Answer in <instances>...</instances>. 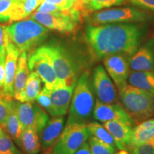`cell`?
<instances>
[{
	"label": "cell",
	"instance_id": "74e56055",
	"mask_svg": "<svg viewBox=\"0 0 154 154\" xmlns=\"http://www.w3.org/2000/svg\"><path fill=\"white\" fill-rule=\"evenodd\" d=\"M6 55H0V89L2 91L5 84Z\"/></svg>",
	"mask_w": 154,
	"mask_h": 154
},
{
	"label": "cell",
	"instance_id": "cb8c5ba5",
	"mask_svg": "<svg viewBox=\"0 0 154 154\" xmlns=\"http://www.w3.org/2000/svg\"><path fill=\"white\" fill-rule=\"evenodd\" d=\"M128 82L134 86L154 94V71L151 72H132Z\"/></svg>",
	"mask_w": 154,
	"mask_h": 154
},
{
	"label": "cell",
	"instance_id": "f546056e",
	"mask_svg": "<svg viewBox=\"0 0 154 154\" xmlns=\"http://www.w3.org/2000/svg\"><path fill=\"white\" fill-rule=\"evenodd\" d=\"M124 2L125 0H91L87 7L88 15L91 11H99L103 9L109 8L113 6L120 5Z\"/></svg>",
	"mask_w": 154,
	"mask_h": 154
},
{
	"label": "cell",
	"instance_id": "3957f363",
	"mask_svg": "<svg viewBox=\"0 0 154 154\" xmlns=\"http://www.w3.org/2000/svg\"><path fill=\"white\" fill-rule=\"evenodd\" d=\"M95 106L94 87L89 74L84 72L77 79L69 108L66 124H86L91 118Z\"/></svg>",
	"mask_w": 154,
	"mask_h": 154
},
{
	"label": "cell",
	"instance_id": "8992f818",
	"mask_svg": "<svg viewBox=\"0 0 154 154\" xmlns=\"http://www.w3.org/2000/svg\"><path fill=\"white\" fill-rule=\"evenodd\" d=\"M90 136L86 124H66L52 148L54 154H74Z\"/></svg>",
	"mask_w": 154,
	"mask_h": 154
},
{
	"label": "cell",
	"instance_id": "d4e9b609",
	"mask_svg": "<svg viewBox=\"0 0 154 154\" xmlns=\"http://www.w3.org/2000/svg\"><path fill=\"white\" fill-rule=\"evenodd\" d=\"M42 2V0H17L15 11L9 23L19 22L30 16Z\"/></svg>",
	"mask_w": 154,
	"mask_h": 154
},
{
	"label": "cell",
	"instance_id": "83f0119b",
	"mask_svg": "<svg viewBox=\"0 0 154 154\" xmlns=\"http://www.w3.org/2000/svg\"><path fill=\"white\" fill-rule=\"evenodd\" d=\"M88 143L92 154H115L116 153L115 147L103 143L91 135L88 139Z\"/></svg>",
	"mask_w": 154,
	"mask_h": 154
},
{
	"label": "cell",
	"instance_id": "2e32d148",
	"mask_svg": "<svg viewBox=\"0 0 154 154\" xmlns=\"http://www.w3.org/2000/svg\"><path fill=\"white\" fill-rule=\"evenodd\" d=\"M103 126L113 136L117 149L119 150L128 149L134 127L118 121H107L103 123Z\"/></svg>",
	"mask_w": 154,
	"mask_h": 154
},
{
	"label": "cell",
	"instance_id": "7c38bea8",
	"mask_svg": "<svg viewBox=\"0 0 154 154\" xmlns=\"http://www.w3.org/2000/svg\"><path fill=\"white\" fill-rule=\"evenodd\" d=\"M93 116L95 120L102 123L118 121L126 123L132 127H134L135 123L132 117L121 105L105 103L100 101L99 99L96 101Z\"/></svg>",
	"mask_w": 154,
	"mask_h": 154
},
{
	"label": "cell",
	"instance_id": "4316f807",
	"mask_svg": "<svg viewBox=\"0 0 154 154\" xmlns=\"http://www.w3.org/2000/svg\"><path fill=\"white\" fill-rule=\"evenodd\" d=\"M0 154H23L16 147L10 136L0 126Z\"/></svg>",
	"mask_w": 154,
	"mask_h": 154
},
{
	"label": "cell",
	"instance_id": "ba28073f",
	"mask_svg": "<svg viewBox=\"0 0 154 154\" xmlns=\"http://www.w3.org/2000/svg\"><path fill=\"white\" fill-rule=\"evenodd\" d=\"M82 17L72 10L43 13L36 11L31 19L43 25L48 29L61 33H73L76 29Z\"/></svg>",
	"mask_w": 154,
	"mask_h": 154
},
{
	"label": "cell",
	"instance_id": "f35d334b",
	"mask_svg": "<svg viewBox=\"0 0 154 154\" xmlns=\"http://www.w3.org/2000/svg\"><path fill=\"white\" fill-rule=\"evenodd\" d=\"M0 55H6L5 26L0 25Z\"/></svg>",
	"mask_w": 154,
	"mask_h": 154
},
{
	"label": "cell",
	"instance_id": "ab89813d",
	"mask_svg": "<svg viewBox=\"0 0 154 154\" xmlns=\"http://www.w3.org/2000/svg\"><path fill=\"white\" fill-rule=\"evenodd\" d=\"M74 154H92L88 142H85Z\"/></svg>",
	"mask_w": 154,
	"mask_h": 154
},
{
	"label": "cell",
	"instance_id": "9a60e30c",
	"mask_svg": "<svg viewBox=\"0 0 154 154\" xmlns=\"http://www.w3.org/2000/svg\"><path fill=\"white\" fill-rule=\"evenodd\" d=\"M75 86L76 84L70 86H65L59 84L49 90L50 99L51 102V116H59L66 114L72 101Z\"/></svg>",
	"mask_w": 154,
	"mask_h": 154
},
{
	"label": "cell",
	"instance_id": "4fadbf2b",
	"mask_svg": "<svg viewBox=\"0 0 154 154\" xmlns=\"http://www.w3.org/2000/svg\"><path fill=\"white\" fill-rule=\"evenodd\" d=\"M93 87L100 101L105 103H113L116 100V91L114 84L106 69L99 65L93 72Z\"/></svg>",
	"mask_w": 154,
	"mask_h": 154
},
{
	"label": "cell",
	"instance_id": "ac0fdd59",
	"mask_svg": "<svg viewBox=\"0 0 154 154\" xmlns=\"http://www.w3.org/2000/svg\"><path fill=\"white\" fill-rule=\"evenodd\" d=\"M133 72L154 71V53L151 48L143 47L138 49L129 60Z\"/></svg>",
	"mask_w": 154,
	"mask_h": 154
},
{
	"label": "cell",
	"instance_id": "836d02e7",
	"mask_svg": "<svg viewBox=\"0 0 154 154\" xmlns=\"http://www.w3.org/2000/svg\"><path fill=\"white\" fill-rule=\"evenodd\" d=\"M91 0H76L75 2L72 10L76 12L81 16V17H88V13L87 7Z\"/></svg>",
	"mask_w": 154,
	"mask_h": 154
},
{
	"label": "cell",
	"instance_id": "5bb4252c",
	"mask_svg": "<svg viewBox=\"0 0 154 154\" xmlns=\"http://www.w3.org/2000/svg\"><path fill=\"white\" fill-rule=\"evenodd\" d=\"M5 40L6 61H5V84L2 89L4 96L7 99L11 100L14 98V82L16 74L17 65L20 52L10 42Z\"/></svg>",
	"mask_w": 154,
	"mask_h": 154
},
{
	"label": "cell",
	"instance_id": "7402d4cb",
	"mask_svg": "<svg viewBox=\"0 0 154 154\" xmlns=\"http://www.w3.org/2000/svg\"><path fill=\"white\" fill-rule=\"evenodd\" d=\"M29 72L27 54L26 52L22 53L19 57L17 72L14 77V98L24 90L29 76Z\"/></svg>",
	"mask_w": 154,
	"mask_h": 154
},
{
	"label": "cell",
	"instance_id": "7bdbcfd3",
	"mask_svg": "<svg viewBox=\"0 0 154 154\" xmlns=\"http://www.w3.org/2000/svg\"><path fill=\"white\" fill-rule=\"evenodd\" d=\"M47 154H54L53 153H47Z\"/></svg>",
	"mask_w": 154,
	"mask_h": 154
},
{
	"label": "cell",
	"instance_id": "6da1fadb",
	"mask_svg": "<svg viewBox=\"0 0 154 154\" xmlns=\"http://www.w3.org/2000/svg\"><path fill=\"white\" fill-rule=\"evenodd\" d=\"M86 36L100 58L112 54L132 56L140 44L141 29L131 23L89 25L86 28Z\"/></svg>",
	"mask_w": 154,
	"mask_h": 154
},
{
	"label": "cell",
	"instance_id": "f1b7e54d",
	"mask_svg": "<svg viewBox=\"0 0 154 154\" xmlns=\"http://www.w3.org/2000/svg\"><path fill=\"white\" fill-rule=\"evenodd\" d=\"M17 0H0V22H10V19L14 14Z\"/></svg>",
	"mask_w": 154,
	"mask_h": 154
},
{
	"label": "cell",
	"instance_id": "52a82bcc",
	"mask_svg": "<svg viewBox=\"0 0 154 154\" xmlns=\"http://www.w3.org/2000/svg\"><path fill=\"white\" fill-rule=\"evenodd\" d=\"M88 17L90 24L94 26L116 23L141 22L152 17L147 13L131 7L106 9L96 11Z\"/></svg>",
	"mask_w": 154,
	"mask_h": 154
},
{
	"label": "cell",
	"instance_id": "603a6c76",
	"mask_svg": "<svg viewBox=\"0 0 154 154\" xmlns=\"http://www.w3.org/2000/svg\"><path fill=\"white\" fill-rule=\"evenodd\" d=\"M16 106L17 102L14 101H11V110L9 111L8 118L6 121L3 129L10 136L12 140H14L15 143L19 146L23 128L19 119Z\"/></svg>",
	"mask_w": 154,
	"mask_h": 154
},
{
	"label": "cell",
	"instance_id": "484cf974",
	"mask_svg": "<svg viewBox=\"0 0 154 154\" xmlns=\"http://www.w3.org/2000/svg\"><path fill=\"white\" fill-rule=\"evenodd\" d=\"M86 126L91 136H94L108 145L112 146L116 148V143L113 136L106 129L103 125L100 124L99 122L94 121V122L88 123V124H86Z\"/></svg>",
	"mask_w": 154,
	"mask_h": 154
},
{
	"label": "cell",
	"instance_id": "8d00e7d4",
	"mask_svg": "<svg viewBox=\"0 0 154 154\" xmlns=\"http://www.w3.org/2000/svg\"><path fill=\"white\" fill-rule=\"evenodd\" d=\"M133 5L154 11V0H128Z\"/></svg>",
	"mask_w": 154,
	"mask_h": 154
},
{
	"label": "cell",
	"instance_id": "1f68e13d",
	"mask_svg": "<svg viewBox=\"0 0 154 154\" xmlns=\"http://www.w3.org/2000/svg\"><path fill=\"white\" fill-rule=\"evenodd\" d=\"M36 101L40 106L45 109L51 115V102L50 99V92L47 88L44 87L38 94L36 97Z\"/></svg>",
	"mask_w": 154,
	"mask_h": 154
},
{
	"label": "cell",
	"instance_id": "d6986e66",
	"mask_svg": "<svg viewBox=\"0 0 154 154\" xmlns=\"http://www.w3.org/2000/svg\"><path fill=\"white\" fill-rule=\"evenodd\" d=\"M154 140V118L149 119L133 128L131 138L128 149Z\"/></svg>",
	"mask_w": 154,
	"mask_h": 154
},
{
	"label": "cell",
	"instance_id": "e575fe53",
	"mask_svg": "<svg viewBox=\"0 0 154 154\" xmlns=\"http://www.w3.org/2000/svg\"><path fill=\"white\" fill-rule=\"evenodd\" d=\"M42 1L56 5L61 11H70L72 9L76 0H42Z\"/></svg>",
	"mask_w": 154,
	"mask_h": 154
},
{
	"label": "cell",
	"instance_id": "b9f144b4",
	"mask_svg": "<svg viewBox=\"0 0 154 154\" xmlns=\"http://www.w3.org/2000/svg\"><path fill=\"white\" fill-rule=\"evenodd\" d=\"M1 93H2V90L0 89V94H1Z\"/></svg>",
	"mask_w": 154,
	"mask_h": 154
},
{
	"label": "cell",
	"instance_id": "277c9868",
	"mask_svg": "<svg viewBox=\"0 0 154 154\" xmlns=\"http://www.w3.org/2000/svg\"><path fill=\"white\" fill-rule=\"evenodd\" d=\"M124 109L134 122L147 120L154 116V94L127 84L119 91Z\"/></svg>",
	"mask_w": 154,
	"mask_h": 154
},
{
	"label": "cell",
	"instance_id": "e0dca14e",
	"mask_svg": "<svg viewBox=\"0 0 154 154\" xmlns=\"http://www.w3.org/2000/svg\"><path fill=\"white\" fill-rule=\"evenodd\" d=\"M64 121L65 118L63 116H54L53 119L48 121L43 130L40 132V141L43 149L45 150L53 147L60 136Z\"/></svg>",
	"mask_w": 154,
	"mask_h": 154
},
{
	"label": "cell",
	"instance_id": "7a4b0ae2",
	"mask_svg": "<svg viewBox=\"0 0 154 154\" xmlns=\"http://www.w3.org/2000/svg\"><path fill=\"white\" fill-rule=\"evenodd\" d=\"M49 29L33 19L19 21L5 26V36L20 54L27 52L47 38Z\"/></svg>",
	"mask_w": 154,
	"mask_h": 154
},
{
	"label": "cell",
	"instance_id": "5b68a950",
	"mask_svg": "<svg viewBox=\"0 0 154 154\" xmlns=\"http://www.w3.org/2000/svg\"><path fill=\"white\" fill-rule=\"evenodd\" d=\"M46 47L59 82L65 86L76 84L78 79V68L70 54L57 44H50Z\"/></svg>",
	"mask_w": 154,
	"mask_h": 154
},
{
	"label": "cell",
	"instance_id": "9c48e42d",
	"mask_svg": "<svg viewBox=\"0 0 154 154\" xmlns=\"http://www.w3.org/2000/svg\"><path fill=\"white\" fill-rule=\"evenodd\" d=\"M28 65L30 72H36L41 78L44 86L49 90L61 84L58 81L46 46L38 48L31 55Z\"/></svg>",
	"mask_w": 154,
	"mask_h": 154
},
{
	"label": "cell",
	"instance_id": "60d3db41",
	"mask_svg": "<svg viewBox=\"0 0 154 154\" xmlns=\"http://www.w3.org/2000/svg\"><path fill=\"white\" fill-rule=\"evenodd\" d=\"M116 154H130L127 150H120Z\"/></svg>",
	"mask_w": 154,
	"mask_h": 154
},
{
	"label": "cell",
	"instance_id": "d590c367",
	"mask_svg": "<svg viewBox=\"0 0 154 154\" xmlns=\"http://www.w3.org/2000/svg\"><path fill=\"white\" fill-rule=\"evenodd\" d=\"M61 11L59 7L52 4H50L46 2H42L41 5L38 7L36 9V11L38 12H43V13H49V12H54V11Z\"/></svg>",
	"mask_w": 154,
	"mask_h": 154
},
{
	"label": "cell",
	"instance_id": "8fae6325",
	"mask_svg": "<svg viewBox=\"0 0 154 154\" xmlns=\"http://www.w3.org/2000/svg\"><path fill=\"white\" fill-rule=\"evenodd\" d=\"M105 69L120 91L127 85L129 76V62L122 54H112L103 57Z\"/></svg>",
	"mask_w": 154,
	"mask_h": 154
},
{
	"label": "cell",
	"instance_id": "4dcf8cb0",
	"mask_svg": "<svg viewBox=\"0 0 154 154\" xmlns=\"http://www.w3.org/2000/svg\"><path fill=\"white\" fill-rule=\"evenodd\" d=\"M11 101L4 96L3 93L0 94V126L3 128L7 121L9 111L11 110Z\"/></svg>",
	"mask_w": 154,
	"mask_h": 154
},
{
	"label": "cell",
	"instance_id": "ffe728a7",
	"mask_svg": "<svg viewBox=\"0 0 154 154\" xmlns=\"http://www.w3.org/2000/svg\"><path fill=\"white\" fill-rule=\"evenodd\" d=\"M42 79L36 72H31L24 90L14 99L19 102H34L41 91Z\"/></svg>",
	"mask_w": 154,
	"mask_h": 154
},
{
	"label": "cell",
	"instance_id": "d6a6232c",
	"mask_svg": "<svg viewBox=\"0 0 154 154\" xmlns=\"http://www.w3.org/2000/svg\"><path fill=\"white\" fill-rule=\"evenodd\" d=\"M131 154H154V140L130 149Z\"/></svg>",
	"mask_w": 154,
	"mask_h": 154
},
{
	"label": "cell",
	"instance_id": "44dd1931",
	"mask_svg": "<svg viewBox=\"0 0 154 154\" xmlns=\"http://www.w3.org/2000/svg\"><path fill=\"white\" fill-rule=\"evenodd\" d=\"M37 131L32 127H28L23 130L19 147L25 154H37L40 151L42 146Z\"/></svg>",
	"mask_w": 154,
	"mask_h": 154
},
{
	"label": "cell",
	"instance_id": "30bf717a",
	"mask_svg": "<svg viewBox=\"0 0 154 154\" xmlns=\"http://www.w3.org/2000/svg\"><path fill=\"white\" fill-rule=\"evenodd\" d=\"M16 108L23 130L32 127L40 134L49 121V116L45 111L32 102H17Z\"/></svg>",
	"mask_w": 154,
	"mask_h": 154
}]
</instances>
